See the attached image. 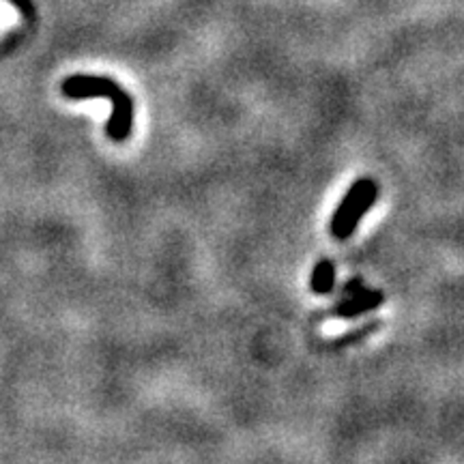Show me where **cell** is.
Here are the masks:
<instances>
[{
  "label": "cell",
  "instance_id": "obj_1",
  "mask_svg": "<svg viewBox=\"0 0 464 464\" xmlns=\"http://www.w3.org/2000/svg\"><path fill=\"white\" fill-rule=\"evenodd\" d=\"M63 95L67 100H91V97H106L112 102V116L106 127L108 138L114 142H125L133 127V102L114 80L103 75H69L61 84Z\"/></svg>",
  "mask_w": 464,
  "mask_h": 464
},
{
  "label": "cell",
  "instance_id": "obj_2",
  "mask_svg": "<svg viewBox=\"0 0 464 464\" xmlns=\"http://www.w3.org/2000/svg\"><path fill=\"white\" fill-rule=\"evenodd\" d=\"M376 198H379V188H376L374 181H370L368 188L363 189V194L359 196L355 202H353L351 208H348V213L344 216V219H342L338 230L332 232L335 239H342V241L348 239V237H351L353 232L357 230L359 222H362V219L368 216V211L372 208Z\"/></svg>",
  "mask_w": 464,
  "mask_h": 464
},
{
  "label": "cell",
  "instance_id": "obj_6",
  "mask_svg": "<svg viewBox=\"0 0 464 464\" xmlns=\"http://www.w3.org/2000/svg\"><path fill=\"white\" fill-rule=\"evenodd\" d=\"M11 3H14L15 7H20L22 11H24V15H31L33 14V9H31V5H28V0H11Z\"/></svg>",
  "mask_w": 464,
  "mask_h": 464
},
{
  "label": "cell",
  "instance_id": "obj_3",
  "mask_svg": "<svg viewBox=\"0 0 464 464\" xmlns=\"http://www.w3.org/2000/svg\"><path fill=\"white\" fill-rule=\"evenodd\" d=\"M382 301H385V295H382L381 290L362 286L355 295H348V299L342 301V304L335 307L334 316H338V318L362 316V314H365V312L382 305Z\"/></svg>",
  "mask_w": 464,
  "mask_h": 464
},
{
  "label": "cell",
  "instance_id": "obj_5",
  "mask_svg": "<svg viewBox=\"0 0 464 464\" xmlns=\"http://www.w3.org/2000/svg\"><path fill=\"white\" fill-rule=\"evenodd\" d=\"M362 286H363V282H362V280H351V282L346 284L344 288H342V293H346V295H355L357 290L362 288Z\"/></svg>",
  "mask_w": 464,
  "mask_h": 464
},
{
  "label": "cell",
  "instance_id": "obj_4",
  "mask_svg": "<svg viewBox=\"0 0 464 464\" xmlns=\"http://www.w3.org/2000/svg\"><path fill=\"white\" fill-rule=\"evenodd\" d=\"M335 284V265L332 260H321L312 271V293L314 295H329L334 290Z\"/></svg>",
  "mask_w": 464,
  "mask_h": 464
}]
</instances>
